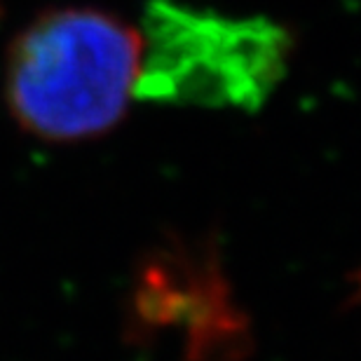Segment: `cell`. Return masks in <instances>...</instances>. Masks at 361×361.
Returning <instances> with one entry per match:
<instances>
[{
    "label": "cell",
    "mask_w": 361,
    "mask_h": 361,
    "mask_svg": "<svg viewBox=\"0 0 361 361\" xmlns=\"http://www.w3.org/2000/svg\"><path fill=\"white\" fill-rule=\"evenodd\" d=\"M139 68V28L94 7L49 10L7 49L5 101L21 129L42 141L97 139L125 118Z\"/></svg>",
    "instance_id": "obj_1"
},
{
    "label": "cell",
    "mask_w": 361,
    "mask_h": 361,
    "mask_svg": "<svg viewBox=\"0 0 361 361\" xmlns=\"http://www.w3.org/2000/svg\"><path fill=\"white\" fill-rule=\"evenodd\" d=\"M141 35L136 99L254 111L286 73V28L155 0Z\"/></svg>",
    "instance_id": "obj_2"
}]
</instances>
